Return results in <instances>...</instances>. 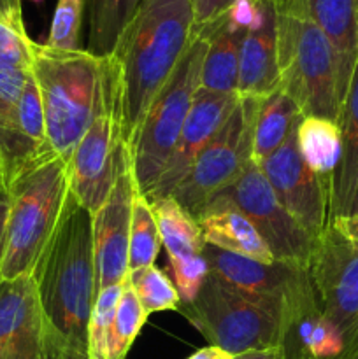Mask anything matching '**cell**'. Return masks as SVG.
<instances>
[{
  "label": "cell",
  "instance_id": "cell-10",
  "mask_svg": "<svg viewBox=\"0 0 358 359\" xmlns=\"http://www.w3.org/2000/svg\"><path fill=\"white\" fill-rule=\"evenodd\" d=\"M214 198L234 205L251 221L276 262L309 270L316 241L277 202L258 165L251 161L244 174Z\"/></svg>",
  "mask_w": 358,
  "mask_h": 359
},
{
  "label": "cell",
  "instance_id": "cell-40",
  "mask_svg": "<svg viewBox=\"0 0 358 359\" xmlns=\"http://www.w3.org/2000/svg\"><path fill=\"white\" fill-rule=\"evenodd\" d=\"M30 359H70V358L60 356V354L51 353V351L42 349V353H41V354H37V356H34V358H30Z\"/></svg>",
  "mask_w": 358,
  "mask_h": 359
},
{
  "label": "cell",
  "instance_id": "cell-42",
  "mask_svg": "<svg viewBox=\"0 0 358 359\" xmlns=\"http://www.w3.org/2000/svg\"><path fill=\"white\" fill-rule=\"evenodd\" d=\"M339 359H358V349H357V351H353V353L346 354V356L339 358Z\"/></svg>",
  "mask_w": 358,
  "mask_h": 359
},
{
  "label": "cell",
  "instance_id": "cell-32",
  "mask_svg": "<svg viewBox=\"0 0 358 359\" xmlns=\"http://www.w3.org/2000/svg\"><path fill=\"white\" fill-rule=\"evenodd\" d=\"M34 41L25 23L0 21V70H32Z\"/></svg>",
  "mask_w": 358,
  "mask_h": 359
},
{
  "label": "cell",
  "instance_id": "cell-1",
  "mask_svg": "<svg viewBox=\"0 0 358 359\" xmlns=\"http://www.w3.org/2000/svg\"><path fill=\"white\" fill-rule=\"evenodd\" d=\"M32 277L44 318V347L88 359V325L98 294L93 231L91 214L70 193Z\"/></svg>",
  "mask_w": 358,
  "mask_h": 359
},
{
  "label": "cell",
  "instance_id": "cell-24",
  "mask_svg": "<svg viewBox=\"0 0 358 359\" xmlns=\"http://www.w3.org/2000/svg\"><path fill=\"white\" fill-rule=\"evenodd\" d=\"M298 151L312 172L329 186L340 160L339 123L330 119L304 116L297 130Z\"/></svg>",
  "mask_w": 358,
  "mask_h": 359
},
{
  "label": "cell",
  "instance_id": "cell-28",
  "mask_svg": "<svg viewBox=\"0 0 358 359\" xmlns=\"http://www.w3.org/2000/svg\"><path fill=\"white\" fill-rule=\"evenodd\" d=\"M147 316L150 314L142 309L133 287L130 286L128 280H125L112 319L107 359H126L140 330L146 325Z\"/></svg>",
  "mask_w": 358,
  "mask_h": 359
},
{
  "label": "cell",
  "instance_id": "cell-17",
  "mask_svg": "<svg viewBox=\"0 0 358 359\" xmlns=\"http://www.w3.org/2000/svg\"><path fill=\"white\" fill-rule=\"evenodd\" d=\"M255 18V2L239 0L225 16L197 30H206L207 46L200 74V88L237 95L239 60L246 30Z\"/></svg>",
  "mask_w": 358,
  "mask_h": 359
},
{
  "label": "cell",
  "instance_id": "cell-7",
  "mask_svg": "<svg viewBox=\"0 0 358 359\" xmlns=\"http://www.w3.org/2000/svg\"><path fill=\"white\" fill-rule=\"evenodd\" d=\"M130 163V151L123 139L116 69L111 56H104L100 105L67 161L70 195L93 216Z\"/></svg>",
  "mask_w": 358,
  "mask_h": 359
},
{
  "label": "cell",
  "instance_id": "cell-29",
  "mask_svg": "<svg viewBox=\"0 0 358 359\" xmlns=\"http://www.w3.org/2000/svg\"><path fill=\"white\" fill-rule=\"evenodd\" d=\"M126 280L133 287L140 305L147 314L179 311L181 298H179L174 283L168 279L167 273L161 272L154 265L132 270V272H128Z\"/></svg>",
  "mask_w": 358,
  "mask_h": 359
},
{
  "label": "cell",
  "instance_id": "cell-11",
  "mask_svg": "<svg viewBox=\"0 0 358 359\" xmlns=\"http://www.w3.org/2000/svg\"><path fill=\"white\" fill-rule=\"evenodd\" d=\"M309 273L325 318L358 349V244L329 223L314 242Z\"/></svg>",
  "mask_w": 358,
  "mask_h": 359
},
{
  "label": "cell",
  "instance_id": "cell-16",
  "mask_svg": "<svg viewBox=\"0 0 358 359\" xmlns=\"http://www.w3.org/2000/svg\"><path fill=\"white\" fill-rule=\"evenodd\" d=\"M42 346L44 318L32 273L0 280V359H30Z\"/></svg>",
  "mask_w": 358,
  "mask_h": 359
},
{
  "label": "cell",
  "instance_id": "cell-36",
  "mask_svg": "<svg viewBox=\"0 0 358 359\" xmlns=\"http://www.w3.org/2000/svg\"><path fill=\"white\" fill-rule=\"evenodd\" d=\"M0 21L23 23L21 0H0Z\"/></svg>",
  "mask_w": 358,
  "mask_h": 359
},
{
  "label": "cell",
  "instance_id": "cell-3",
  "mask_svg": "<svg viewBox=\"0 0 358 359\" xmlns=\"http://www.w3.org/2000/svg\"><path fill=\"white\" fill-rule=\"evenodd\" d=\"M32 76L41 93L49 147L69 161L100 105L104 58L88 49L65 51L34 42Z\"/></svg>",
  "mask_w": 358,
  "mask_h": 359
},
{
  "label": "cell",
  "instance_id": "cell-31",
  "mask_svg": "<svg viewBox=\"0 0 358 359\" xmlns=\"http://www.w3.org/2000/svg\"><path fill=\"white\" fill-rule=\"evenodd\" d=\"M84 9H86V0H58L46 46L65 49V51L81 49L79 34L83 27Z\"/></svg>",
  "mask_w": 358,
  "mask_h": 359
},
{
  "label": "cell",
  "instance_id": "cell-23",
  "mask_svg": "<svg viewBox=\"0 0 358 359\" xmlns=\"http://www.w3.org/2000/svg\"><path fill=\"white\" fill-rule=\"evenodd\" d=\"M150 203L157 217L161 244L168 252L171 263L204 255L206 241L195 217L190 216L172 196Z\"/></svg>",
  "mask_w": 358,
  "mask_h": 359
},
{
  "label": "cell",
  "instance_id": "cell-33",
  "mask_svg": "<svg viewBox=\"0 0 358 359\" xmlns=\"http://www.w3.org/2000/svg\"><path fill=\"white\" fill-rule=\"evenodd\" d=\"M171 269L172 276H174V286L183 304L192 302L197 297L204 280L209 276V265H207L204 255L185 259V262L171 263Z\"/></svg>",
  "mask_w": 358,
  "mask_h": 359
},
{
  "label": "cell",
  "instance_id": "cell-9",
  "mask_svg": "<svg viewBox=\"0 0 358 359\" xmlns=\"http://www.w3.org/2000/svg\"><path fill=\"white\" fill-rule=\"evenodd\" d=\"M260 100L262 98L239 97L225 125L171 193L172 198L195 219L218 193L244 174L253 161V135Z\"/></svg>",
  "mask_w": 358,
  "mask_h": 359
},
{
  "label": "cell",
  "instance_id": "cell-5",
  "mask_svg": "<svg viewBox=\"0 0 358 359\" xmlns=\"http://www.w3.org/2000/svg\"><path fill=\"white\" fill-rule=\"evenodd\" d=\"M274 9L279 86L302 116L339 123L340 100L332 46L302 9L300 0H283Z\"/></svg>",
  "mask_w": 358,
  "mask_h": 359
},
{
  "label": "cell",
  "instance_id": "cell-26",
  "mask_svg": "<svg viewBox=\"0 0 358 359\" xmlns=\"http://www.w3.org/2000/svg\"><path fill=\"white\" fill-rule=\"evenodd\" d=\"M137 6L139 0H86L90 14L88 51L98 58L111 55Z\"/></svg>",
  "mask_w": 358,
  "mask_h": 359
},
{
  "label": "cell",
  "instance_id": "cell-37",
  "mask_svg": "<svg viewBox=\"0 0 358 359\" xmlns=\"http://www.w3.org/2000/svg\"><path fill=\"white\" fill-rule=\"evenodd\" d=\"M344 237L350 238L351 242L358 244V214L354 216H347L343 217V219H336V221H330Z\"/></svg>",
  "mask_w": 358,
  "mask_h": 359
},
{
  "label": "cell",
  "instance_id": "cell-34",
  "mask_svg": "<svg viewBox=\"0 0 358 359\" xmlns=\"http://www.w3.org/2000/svg\"><path fill=\"white\" fill-rule=\"evenodd\" d=\"M239 0H190L193 28H204L228 13Z\"/></svg>",
  "mask_w": 358,
  "mask_h": 359
},
{
  "label": "cell",
  "instance_id": "cell-25",
  "mask_svg": "<svg viewBox=\"0 0 358 359\" xmlns=\"http://www.w3.org/2000/svg\"><path fill=\"white\" fill-rule=\"evenodd\" d=\"M32 70H0V158L6 184L18 168V104Z\"/></svg>",
  "mask_w": 358,
  "mask_h": 359
},
{
  "label": "cell",
  "instance_id": "cell-30",
  "mask_svg": "<svg viewBox=\"0 0 358 359\" xmlns=\"http://www.w3.org/2000/svg\"><path fill=\"white\" fill-rule=\"evenodd\" d=\"M123 284L98 291L88 325V359H107L109 335Z\"/></svg>",
  "mask_w": 358,
  "mask_h": 359
},
{
  "label": "cell",
  "instance_id": "cell-44",
  "mask_svg": "<svg viewBox=\"0 0 358 359\" xmlns=\"http://www.w3.org/2000/svg\"><path fill=\"white\" fill-rule=\"evenodd\" d=\"M30 2H34V4H41V2H44V0H30Z\"/></svg>",
  "mask_w": 358,
  "mask_h": 359
},
{
  "label": "cell",
  "instance_id": "cell-21",
  "mask_svg": "<svg viewBox=\"0 0 358 359\" xmlns=\"http://www.w3.org/2000/svg\"><path fill=\"white\" fill-rule=\"evenodd\" d=\"M340 160L330 186V221L350 216L358 193V62L339 116Z\"/></svg>",
  "mask_w": 358,
  "mask_h": 359
},
{
  "label": "cell",
  "instance_id": "cell-41",
  "mask_svg": "<svg viewBox=\"0 0 358 359\" xmlns=\"http://www.w3.org/2000/svg\"><path fill=\"white\" fill-rule=\"evenodd\" d=\"M0 189H7L6 175H4V167H2V158H0Z\"/></svg>",
  "mask_w": 358,
  "mask_h": 359
},
{
  "label": "cell",
  "instance_id": "cell-8",
  "mask_svg": "<svg viewBox=\"0 0 358 359\" xmlns=\"http://www.w3.org/2000/svg\"><path fill=\"white\" fill-rule=\"evenodd\" d=\"M179 312L211 346L232 356L281 344L279 318L211 270L197 297L179 304Z\"/></svg>",
  "mask_w": 358,
  "mask_h": 359
},
{
  "label": "cell",
  "instance_id": "cell-20",
  "mask_svg": "<svg viewBox=\"0 0 358 359\" xmlns=\"http://www.w3.org/2000/svg\"><path fill=\"white\" fill-rule=\"evenodd\" d=\"M207 245L260 263H274L272 252L251 221L230 203L213 198L197 217Z\"/></svg>",
  "mask_w": 358,
  "mask_h": 359
},
{
  "label": "cell",
  "instance_id": "cell-43",
  "mask_svg": "<svg viewBox=\"0 0 358 359\" xmlns=\"http://www.w3.org/2000/svg\"><path fill=\"white\" fill-rule=\"evenodd\" d=\"M255 2H265V4H272V6H277V4H281L283 0H255Z\"/></svg>",
  "mask_w": 358,
  "mask_h": 359
},
{
  "label": "cell",
  "instance_id": "cell-14",
  "mask_svg": "<svg viewBox=\"0 0 358 359\" xmlns=\"http://www.w3.org/2000/svg\"><path fill=\"white\" fill-rule=\"evenodd\" d=\"M137 189L130 163L119 174L104 205L91 216L97 291L123 284L128 277L130 219Z\"/></svg>",
  "mask_w": 358,
  "mask_h": 359
},
{
  "label": "cell",
  "instance_id": "cell-22",
  "mask_svg": "<svg viewBox=\"0 0 358 359\" xmlns=\"http://www.w3.org/2000/svg\"><path fill=\"white\" fill-rule=\"evenodd\" d=\"M302 112L286 91L277 86L272 93L260 100L253 135V163L260 165L276 149H279L290 133L300 125Z\"/></svg>",
  "mask_w": 358,
  "mask_h": 359
},
{
  "label": "cell",
  "instance_id": "cell-38",
  "mask_svg": "<svg viewBox=\"0 0 358 359\" xmlns=\"http://www.w3.org/2000/svg\"><path fill=\"white\" fill-rule=\"evenodd\" d=\"M232 359H284L283 349L277 347H267V349H255L246 351V353L235 354Z\"/></svg>",
  "mask_w": 358,
  "mask_h": 359
},
{
  "label": "cell",
  "instance_id": "cell-2",
  "mask_svg": "<svg viewBox=\"0 0 358 359\" xmlns=\"http://www.w3.org/2000/svg\"><path fill=\"white\" fill-rule=\"evenodd\" d=\"M190 0H140L111 53L126 146L139 130L151 102L192 44Z\"/></svg>",
  "mask_w": 358,
  "mask_h": 359
},
{
  "label": "cell",
  "instance_id": "cell-27",
  "mask_svg": "<svg viewBox=\"0 0 358 359\" xmlns=\"http://www.w3.org/2000/svg\"><path fill=\"white\" fill-rule=\"evenodd\" d=\"M161 248L160 230L157 217L151 209L150 200L135 191L130 219V244H128V270H139L153 265Z\"/></svg>",
  "mask_w": 358,
  "mask_h": 359
},
{
  "label": "cell",
  "instance_id": "cell-13",
  "mask_svg": "<svg viewBox=\"0 0 358 359\" xmlns=\"http://www.w3.org/2000/svg\"><path fill=\"white\" fill-rule=\"evenodd\" d=\"M297 128L286 142L258 165L269 181L277 202L293 216V219L318 238L325 231L330 217L329 186L309 168L298 151Z\"/></svg>",
  "mask_w": 358,
  "mask_h": 359
},
{
  "label": "cell",
  "instance_id": "cell-6",
  "mask_svg": "<svg viewBox=\"0 0 358 359\" xmlns=\"http://www.w3.org/2000/svg\"><path fill=\"white\" fill-rule=\"evenodd\" d=\"M193 30L195 35L192 44L151 102L139 130L128 144L133 175L140 193H146L157 182L188 118L193 97L200 88V74L209 41L206 30Z\"/></svg>",
  "mask_w": 358,
  "mask_h": 359
},
{
  "label": "cell",
  "instance_id": "cell-39",
  "mask_svg": "<svg viewBox=\"0 0 358 359\" xmlns=\"http://www.w3.org/2000/svg\"><path fill=\"white\" fill-rule=\"evenodd\" d=\"M234 356L228 354L227 351L220 349V347L207 346L204 349H199L197 353H193L188 359H232Z\"/></svg>",
  "mask_w": 358,
  "mask_h": 359
},
{
  "label": "cell",
  "instance_id": "cell-4",
  "mask_svg": "<svg viewBox=\"0 0 358 359\" xmlns=\"http://www.w3.org/2000/svg\"><path fill=\"white\" fill-rule=\"evenodd\" d=\"M9 217L0 280L32 273L51 238L70 193L67 161L49 151L7 188Z\"/></svg>",
  "mask_w": 358,
  "mask_h": 359
},
{
  "label": "cell",
  "instance_id": "cell-35",
  "mask_svg": "<svg viewBox=\"0 0 358 359\" xmlns=\"http://www.w3.org/2000/svg\"><path fill=\"white\" fill-rule=\"evenodd\" d=\"M7 217H9V191L0 189V269H2L4 255H6Z\"/></svg>",
  "mask_w": 358,
  "mask_h": 359
},
{
  "label": "cell",
  "instance_id": "cell-12",
  "mask_svg": "<svg viewBox=\"0 0 358 359\" xmlns=\"http://www.w3.org/2000/svg\"><path fill=\"white\" fill-rule=\"evenodd\" d=\"M204 258L211 272L260 302L279 321H283L284 316L318 300L307 269L281 262L260 263L207 244L204 248Z\"/></svg>",
  "mask_w": 358,
  "mask_h": 359
},
{
  "label": "cell",
  "instance_id": "cell-18",
  "mask_svg": "<svg viewBox=\"0 0 358 359\" xmlns=\"http://www.w3.org/2000/svg\"><path fill=\"white\" fill-rule=\"evenodd\" d=\"M255 2V0H253ZM279 86L276 42V9L255 2V18L246 30L239 60V97L263 98Z\"/></svg>",
  "mask_w": 358,
  "mask_h": 359
},
{
  "label": "cell",
  "instance_id": "cell-45",
  "mask_svg": "<svg viewBox=\"0 0 358 359\" xmlns=\"http://www.w3.org/2000/svg\"><path fill=\"white\" fill-rule=\"evenodd\" d=\"M139 2H140V0H139Z\"/></svg>",
  "mask_w": 358,
  "mask_h": 359
},
{
  "label": "cell",
  "instance_id": "cell-19",
  "mask_svg": "<svg viewBox=\"0 0 358 359\" xmlns=\"http://www.w3.org/2000/svg\"><path fill=\"white\" fill-rule=\"evenodd\" d=\"M300 6L332 46L343 107L358 62V0H300Z\"/></svg>",
  "mask_w": 358,
  "mask_h": 359
},
{
  "label": "cell",
  "instance_id": "cell-15",
  "mask_svg": "<svg viewBox=\"0 0 358 359\" xmlns=\"http://www.w3.org/2000/svg\"><path fill=\"white\" fill-rule=\"evenodd\" d=\"M237 102L239 95L216 93V91L204 90V88L197 90L188 118L183 125L171 156L165 161L153 188L144 193V196L150 202H157V200L171 196L175 186L190 172L197 156L213 140L218 130L225 125Z\"/></svg>",
  "mask_w": 358,
  "mask_h": 359
}]
</instances>
